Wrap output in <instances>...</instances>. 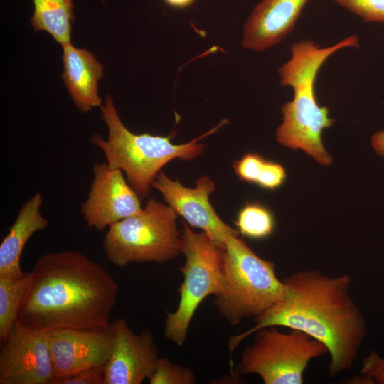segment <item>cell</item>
Segmentation results:
<instances>
[{"label":"cell","instance_id":"obj_1","mask_svg":"<svg viewBox=\"0 0 384 384\" xmlns=\"http://www.w3.org/2000/svg\"><path fill=\"white\" fill-rule=\"evenodd\" d=\"M282 281L287 289L284 299L254 319L252 328L230 336V352L260 328L283 326L300 330L326 346L330 377L351 369L367 334L365 316L351 294V276L308 270L295 272Z\"/></svg>","mask_w":384,"mask_h":384},{"label":"cell","instance_id":"obj_2","mask_svg":"<svg viewBox=\"0 0 384 384\" xmlns=\"http://www.w3.org/2000/svg\"><path fill=\"white\" fill-rule=\"evenodd\" d=\"M18 321L43 331L108 326L119 286L111 274L74 250L51 252L36 261Z\"/></svg>","mask_w":384,"mask_h":384},{"label":"cell","instance_id":"obj_3","mask_svg":"<svg viewBox=\"0 0 384 384\" xmlns=\"http://www.w3.org/2000/svg\"><path fill=\"white\" fill-rule=\"evenodd\" d=\"M348 47H359L356 35L324 48L309 39L294 42L290 59L277 70L280 85L291 87L294 92L292 100L281 109L282 122L276 130L277 142L285 147L302 149L326 166L331 164L332 157L322 144L321 133L335 121L329 116V109L318 104L314 82L324 63Z\"/></svg>","mask_w":384,"mask_h":384},{"label":"cell","instance_id":"obj_4","mask_svg":"<svg viewBox=\"0 0 384 384\" xmlns=\"http://www.w3.org/2000/svg\"><path fill=\"white\" fill-rule=\"evenodd\" d=\"M100 108L102 119L107 126L108 138L105 140L95 134L90 142L102 150L110 168L124 172L127 181L141 199L149 196L152 181L164 166L175 159L196 158L204 149L198 141L228 122L224 119L199 137L186 144H175L170 135L137 134L130 132L122 122L110 95H106Z\"/></svg>","mask_w":384,"mask_h":384},{"label":"cell","instance_id":"obj_5","mask_svg":"<svg viewBox=\"0 0 384 384\" xmlns=\"http://www.w3.org/2000/svg\"><path fill=\"white\" fill-rule=\"evenodd\" d=\"M223 264L224 287L213 304L230 325L255 319L283 300L287 289L272 261L262 259L236 235L225 239Z\"/></svg>","mask_w":384,"mask_h":384},{"label":"cell","instance_id":"obj_6","mask_svg":"<svg viewBox=\"0 0 384 384\" xmlns=\"http://www.w3.org/2000/svg\"><path fill=\"white\" fill-rule=\"evenodd\" d=\"M177 215L169 205L149 198L140 212L108 228L103 239L106 258L120 268L173 260L181 253Z\"/></svg>","mask_w":384,"mask_h":384},{"label":"cell","instance_id":"obj_7","mask_svg":"<svg viewBox=\"0 0 384 384\" xmlns=\"http://www.w3.org/2000/svg\"><path fill=\"white\" fill-rule=\"evenodd\" d=\"M181 233V253L185 262L179 269L183 280L178 289L180 299L175 311L167 313L166 338L181 346L200 304L210 295L220 294L224 287L223 249L203 232L196 233L184 222Z\"/></svg>","mask_w":384,"mask_h":384},{"label":"cell","instance_id":"obj_8","mask_svg":"<svg viewBox=\"0 0 384 384\" xmlns=\"http://www.w3.org/2000/svg\"><path fill=\"white\" fill-rule=\"evenodd\" d=\"M266 326L254 332L242 352L235 374L258 375L264 384H302L310 361L328 353L326 346L297 329Z\"/></svg>","mask_w":384,"mask_h":384},{"label":"cell","instance_id":"obj_9","mask_svg":"<svg viewBox=\"0 0 384 384\" xmlns=\"http://www.w3.org/2000/svg\"><path fill=\"white\" fill-rule=\"evenodd\" d=\"M47 331L18 320L1 342L0 384H51L53 367Z\"/></svg>","mask_w":384,"mask_h":384},{"label":"cell","instance_id":"obj_10","mask_svg":"<svg viewBox=\"0 0 384 384\" xmlns=\"http://www.w3.org/2000/svg\"><path fill=\"white\" fill-rule=\"evenodd\" d=\"M151 186L161 193L167 205L178 215L191 226L200 228L220 248L225 249V239L228 235L239 236L240 231L223 221L212 206L209 198L215 186L207 176H201L196 186L190 188L160 171Z\"/></svg>","mask_w":384,"mask_h":384},{"label":"cell","instance_id":"obj_11","mask_svg":"<svg viewBox=\"0 0 384 384\" xmlns=\"http://www.w3.org/2000/svg\"><path fill=\"white\" fill-rule=\"evenodd\" d=\"M93 179L80 211L87 225L103 231L114 223L142 210L140 198L125 180L122 171L107 162L92 167Z\"/></svg>","mask_w":384,"mask_h":384},{"label":"cell","instance_id":"obj_12","mask_svg":"<svg viewBox=\"0 0 384 384\" xmlns=\"http://www.w3.org/2000/svg\"><path fill=\"white\" fill-rule=\"evenodd\" d=\"M112 346L105 363L104 384H141L151 375L159 358L149 329L137 334L123 319L111 322Z\"/></svg>","mask_w":384,"mask_h":384},{"label":"cell","instance_id":"obj_13","mask_svg":"<svg viewBox=\"0 0 384 384\" xmlns=\"http://www.w3.org/2000/svg\"><path fill=\"white\" fill-rule=\"evenodd\" d=\"M110 324L94 329H59L48 333L53 382L107 363L112 346Z\"/></svg>","mask_w":384,"mask_h":384},{"label":"cell","instance_id":"obj_14","mask_svg":"<svg viewBox=\"0 0 384 384\" xmlns=\"http://www.w3.org/2000/svg\"><path fill=\"white\" fill-rule=\"evenodd\" d=\"M309 0H262L253 9L242 28L241 45L261 52L279 44L294 28Z\"/></svg>","mask_w":384,"mask_h":384},{"label":"cell","instance_id":"obj_15","mask_svg":"<svg viewBox=\"0 0 384 384\" xmlns=\"http://www.w3.org/2000/svg\"><path fill=\"white\" fill-rule=\"evenodd\" d=\"M43 201V196L36 193L19 208L0 244V279H16L25 275L21 266L23 247L36 232L45 229L49 224L40 211Z\"/></svg>","mask_w":384,"mask_h":384},{"label":"cell","instance_id":"obj_16","mask_svg":"<svg viewBox=\"0 0 384 384\" xmlns=\"http://www.w3.org/2000/svg\"><path fill=\"white\" fill-rule=\"evenodd\" d=\"M64 80L70 95L81 112L101 107L98 80L103 75V65L85 48H75L71 43L62 45Z\"/></svg>","mask_w":384,"mask_h":384},{"label":"cell","instance_id":"obj_17","mask_svg":"<svg viewBox=\"0 0 384 384\" xmlns=\"http://www.w3.org/2000/svg\"><path fill=\"white\" fill-rule=\"evenodd\" d=\"M34 12L31 18L35 31H45L61 45L70 43L74 21L72 0H33Z\"/></svg>","mask_w":384,"mask_h":384},{"label":"cell","instance_id":"obj_18","mask_svg":"<svg viewBox=\"0 0 384 384\" xmlns=\"http://www.w3.org/2000/svg\"><path fill=\"white\" fill-rule=\"evenodd\" d=\"M235 173L242 181L274 190L284 181L286 172L277 163L264 159L255 153H247L233 162Z\"/></svg>","mask_w":384,"mask_h":384},{"label":"cell","instance_id":"obj_19","mask_svg":"<svg viewBox=\"0 0 384 384\" xmlns=\"http://www.w3.org/2000/svg\"><path fill=\"white\" fill-rule=\"evenodd\" d=\"M30 280V273L16 279H0V340L4 341L18 320L19 308Z\"/></svg>","mask_w":384,"mask_h":384},{"label":"cell","instance_id":"obj_20","mask_svg":"<svg viewBox=\"0 0 384 384\" xmlns=\"http://www.w3.org/2000/svg\"><path fill=\"white\" fill-rule=\"evenodd\" d=\"M235 223L243 235L258 240L270 236L275 227L272 213L259 203H247L240 210Z\"/></svg>","mask_w":384,"mask_h":384},{"label":"cell","instance_id":"obj_21","mask_svg":"<svg viewBox=\"0 0 384 384\" xmlns=\"http://www.w3.org/2000/svg\"><path fill=\"white\" fill-rule=\"evenodd\" d=\"M150 384H194L196 379L193 370L188 367L161 357L158 359L149 378Z\"/></svg>","mask_w":384,"mask_h":384},{"label":"cell","instance_id":"obj_22","mask_svg":"<svg viewBox=\"0 0 384 384\" xmlns=\"http://www.w3.org/2000/svg\"><path fill=\"white\" fill-rule=\"evenodd\" d=\"M366 22L384 23V0H334Z\"/></svg>","mask_w":384,"mask_h":384},{"label":"cell","instance_id":"obj_23","mask_svg":"<svg viewBox=\"0 0 384 384\" xmlns=\"http://www.w3.org/2000/svg\"><path fill=\"white\" fill-rule=\"evenodd\" d=\"M105 365L96 366L67 378L54 380L52 384H104Z\"/></svg>","mask_w":384,"mask_h":384},{"label":"cell","instance_id":"obj_24","mask_svg":"<svg viewBox=\"0 0 384 384\" xmlns=\"http://www.w3.org/2000/svg\"><path fill=\"white\" fill-rule=\"evenodd\" d=\"M360 373L370 376L378 384H384V357L370 351L363 359Z\"/></svg>","mask_w":384,"mask_h":384},{"label":"cell","instance_id":"obj_25","mask_svg":"<svg viewBox=\"0 0 384 384\" xmlns=\"http://www.w3.org/2000/svg\"><path fill=\"white\" fill-rule=\"evenodd\" d=\"M371 145L374 151L384 159V130L378 131L372 136Z\"/></svg>","mask_w":384,"mask_h":384},{"label":"cell","instance_id":"obj_26","mask_svg":"<svg viewBox=\"0 0 384 384\" xmlns=\"http://www.w3.org/2000/svg\"><path fill=\"white\" fill-rule=\"evenodd\" d=\"M164 2L171 8L186 9L193 5L196 0H163Z\"/></svg>","mask_w":384,"mask_h":384}]
</instances>
